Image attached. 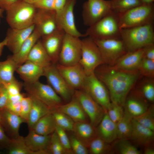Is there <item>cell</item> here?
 Returning <instances> with one entry per match:
<instances>
[{"label": "cell", "instance_id": "obj_51", "mask_svg": "<svg viewBox=\"0 0 154 154\" xmlns=\"http://www.w3.org/2000/svg\"><path fill=\"white\" fill-rule=\"evenodd\" d=\"M11 140L6 135L3 127L0 125V149H7Z\"/></svg>", "mask_w": 154, "mask_h": 154}, {"label": "cell", "instance_id": "obj_49", "mask_svg": "<svg viewBox=\"0 0 154 154\" xmlns=\"http://www.w3.org/2000/svg\"><path fill=\"white\" fill-rule=\"evenodd\" d=\"M54 0H39L34 5L37 9L54 10Z\"/></svg>", "mask_w": 154, "mask_h": 154}, {"label": "cell", "instance_id": "obj_9", "mask_svg": "<svg viewBox=\"0 0 154 154\" xmlns=\"http://www.w3.org/2000/svg\"><path fill=\"white\" fill-rule=\"evenodd\" d=\"M82 90L107 111L111 102L109 92L94 73L86 75Z\"/></svg>", "mask_w": 154, "mask_h": 154}, {"label": "cell", "instance_id": "obj_17", "mask_svg": "<svg viewBox=\"0 0 154 154\" xmlns=\"http://www.w3.org/2000/svg\"><path fill=\"white\" fill-rule=\"evenodd\" d=\"M65 34L61 28L51 34L41 37L42 43L52 64H55L58 62Z\"/></svg>", "mask_w": 154, "mask_h": 154}, {"label": "cell", "instance_id": "obj_3", "mask_svg": "<svg viewBox=\"0 0 154 154\" xmlns=\"http://www.w3.org/2000/svg\"><path fill=\"white\" fill-rule=\"evenodd\" d=\"M120 30L118 14L112 11L89 27L85 34L94 40L121 39Z\"/></svg>", "mask_w": 154, "mask_h": 154}, {"label": "cell", "instance_id": "obj_30", "mask_svg": "<svg viewBox=\"0 0 154 154\" xmlns=\"http://www.w3.org/2000/svg\"><path fill=\"white\" fill-rule=\"evenodd\" d=\"M30 96L32 98V105L26 123L29 130H32L36 123L42 117L52 112L44 104L35 98Z\"/></svg>", "mask_w": 154, "mask_h": 154}, {"label": "cell", "instance_id": "obj_15", "mask_svg": "<svg viewBox=\"0 0 154 154\" xmlns=\"http://www.w3.org/2000/svg\"><path fill=\"white\" fill-rule=\"evenodd\" d=\"M76 0H67L62 10L57 14L58 23L66 33L80 38L86 37L80 32L75 25L74 13Z\"/></svg>", "mask_w": 154, "mask_h": 154}, {"label": "cell", "instance_id": "obj_21", "mask_svg": "<svg viewBox=\"0 0 154 154\" xmlns=\"http://www.w3.org/2000/svg\"><path fill=\"white\" fill-rule=\"evenodd\" d=\"M148 102L138 91L128 94L124 105V112L133 118L137 116L148 108Z\"/></svg>", "mask_w": 154, "mask_h": 154}, {"label": "cell", "instance_id": "obj_16", "mask_svg": "<svg viewBox=\"0 0 154 154\" xmlns=\"http://www.w3.org/2000/svg\"><path fill=\"white\" fill-rule=\"evenodd\" d=\"M56 66L70 87L74 90L82 89L86 75L79 63L70 66H64L58 63Z\"/></svg>", "mask_w": 154, "mask_h": 154}, {"label": "cell", "instance_id": "obj_58", "mask_svg": "<svg viewBox=\"0 0 154 154\" xmlns=\"http://www.w3.org/2000/svg\"><path fill=\"white\" fill-rule=\"evenodd\" d=\"M23 1L27 3L34 4L39 0H22Z\"/></svg>", "mask_w": 154, "mask_h": 154}, {"label": "cell", "instance_id": "obj_7", "mask_svg": "<svg viewBox=\"0 0 154 154\" xmlns=\"http://www.w3.org/2000/svg\"><path fill=\"white\" fill-rule=\"evenodd\" d=\"M81 40V57L79 63L86 75L94 73L100 66L104 64L100 52L94 40L86 36Z\"/></svg>", "mask_w": 154, "mask_h": 154}, {"label": "cell", "instance_id": "obj_34", "mask_svg": "<svg viewBox=\"0 0 154 154\" xmlns=\"http://www.w3.org/2000/svg\"><path fill=\"white\" fill-rule=\"evenodd\" d=\"M7 149L9 154H34L26 145L24 137L20 135L11 139Z\"/></svg>", "mask_w": 154, "mask_h": 154}, {"label": "cell", "instance_id": "obj_35", "mask_svg": "<svg viewBox=\"0 0 154 154\" xmlns=\"http://www.w3.org/2000/svg\"><path fill=\"white\" fill-rule=\"evenodd\" d=\"M88 149L89 153L92 154H112L114 152L112 146L98 137L92 141Z\"/></svg>", "mask_w": 154, "mask_h": 154}, {"label": "cell", "instance_id": "obj_37", "mask_svg": "<svg viewBox=\"0 0 154 154\" xmlns=\"http://www.w3.org/2000/svg\"><path fill=\"white\" fill-rule=\"evenodd\" d=\"M112 146L114 151L120 154H140L141 151L127 139H119Z\"/></svg>", "mask_w": 154, "mask_h": 154}, {"label": "cell", "instance_id": "obj_5", "mask_svg": "<svg viewBox=\"0 0 154 154\" xmlns=\"http://www.w3.org/2000/svg\"><path fill=\"white\" fill-rule=\"evenodd\" d=\"M118 15L120 29L153 23L154 6L142 4Z\"/></svg>", "mask_w": 154, "mask_h": 154}, {"label": "cell", "instance_id": "obj_53", "mask_svg": "<svg viewBox=\"0 0 154 154\" xmlns=\"http://www.w3.org/2000/svg\"><path fill=\"white\" fill-rule=\"evenodd\" d=\"M19 0H0V8L7 11Z\"/></svg>", "mask_w": 154, "mask_h": 154}, {"label": "cell", "instance_id": "obj_1", "mask_svg": "<svg viewBox=\"0 0 154 154\" xmlns=\"http://www.w3.org/2000/svg\"><path fill=\"white\" fill-rule=\"evenodd\" d=\"M94 73L107 88L111 102L123 107L128 94L140 75L137 70H116L109 66L101 65L96 69Z\"/></svg>", "mask_w": 154, "mask_h": 154}, {"label": "cell", "instance_id": "obj_26", "mask_svg": "<svg viewBox=\"0 0 154 154\" xmlns=\"http://www.w3.org/2000/svg\"><path fill=\"white\" fill-rule=\"evenodd\" d=\"M154 131L137 122L133 118L132 128L129 139L139 145L146 146L153 142Z\"/></svg>", "mask_w": 154, "mask_h": 154}, {"label": "cell", "instance_id": "obj_45", "mask_svg": "<svg viewBox=\"0 0 154 154\" xmlns=\"http://www.w3.org/2000/svg\"><path fill=\"white\" fill-rule=\"evenodd\" d=\"M32 105L31 97L28 95L24 96L21 101V109L19 116L27 123Z\"/></svg>", "mask_w": 154, "mask_h": 154}, {"label": "cell", "instance_id": "obj_32", "mask_svg": "<svg viewBox=\"0 0 154 154\" xmlns=\"http://www.w3.org/2000/svg\"><path fill=\"white\" fill-rule=\"evenodd\" d=\"M56 125L52 112L45 115L36 123L33 129L35 132L40 135H51L56 130Z\"/></svg>", "mask_w": 154, "mask_h": 154}, {"label": "cell", "instance_id": "obj_43", "mask_svg": "<svg viewBox=\"0 0 154 154\" xmlns=\"http://www.w3.org/2000/svg\"><path fill=\"white\" fill-rule=\"evenodd\" d=\"M121 106L111 102L107 110V113L110 119L117 123L123 117L124 112Z\"/></svg>", "mask_w": 154, "mask_h": 154}, {"label": "cell", "instance_id": "obj_47", "mask_svg": "<svg viewBox=\"0 0 154 154\" xmlns=\"http://www.w3.org/2000/svg\"><path fill=\"white\" fill-rule=\"evenodd\" d=\"M5 85L9 96H13L20 94L22 87L23 86V85L15 78Z\"/></svg>", "mask_w": 154, "mask_h": 154}, {"label": "cell", "instance_id": "obj_54", "mask_svg": "<svg viewBox=\"0 0 154 154\" xmlns=\"http://www.w3.org/2000/svg\"><path fill=\"white\" fill-rule=\"evenodd\" d=\"M67 0H54V10L56 14L63 8Z\"/></svg>", "mask_w": 154, "mask_h": 154}, {"label": "cell", "instance_id": "obj_59", "mask_svg": "<svg viewBox=\"0 0 154 154\" xmlns=\"http://www.w3.org/2000/svg\"><path fill=\"white\" fill-rule=\"evenodd\" d=\"M4 11V10L0 8V17H2L3 16V13Z\"/></svg>", "mask_w": 154, "mask_h": 154}, {"label": "cell", "instance_id": "obj_28", "mask_svg": "<svg viewBox=\"0 0 154 154\" xmlns=\"http://www.w3.org/2000/svg\"><path fill=\"white\" fill-rule=\"evenodd\" d=\"M41 37L39 32L35 27L31 34L23 43L19 51L11 56L18 66L27 60L31 50Z\"/></svg>", "mask_w": 154, "mask_h": 154}, {"label": "cell", "instance_id": "obj_52", "mask_svg": "<svg viewBox=\"0 0 154 154\" xmlns=\"http://www.w3.org/2000/svg\"><path fill=\"white\" fill-rule=\"evenodd\" d=\"M143 57L154 60V45L151 44L143 48Z\"/></svg>", "mask_w": 154, "mask_h": 154}, {"label": "cell", "instance_id": "obj_60", "mask_svg": "<svg viewBox=\"0 0 154 154\" xmlns=\"http://www.w3.org/2000/svg\"><path fill=\"white\" fill-rule=\"evenodd\" d=\"M0 125L2 126V120H1V113L0 112Z\"/></svg>", "mask_w": 154, "mask_h": 154}, {"label": "cell", "instance_id": "obj_50", "mask_svg": "<svg viewBox=\"0 0 154 154\" xmlns=\"http://www.w3.org/2000/svg\"><path fill=\"white\" fill-rule=\"evenodd\" d=\"M21 101H14L8 100L5 108L11 112L19 115Z\"/></svg>", "mask_w": 154, "mask_h": 154}, {"label": "cell", "instance_id": "obj_2", "mask_svg": "<svg viewBox=\"0 0 154 154\" xmlns=\"http://www.w3.org/2000/svg\"><path fill=\"white\" fill-rule=\"evenodd\" d=\"M121 38L127 52L141 48L154 44L153 23L120 30Z\"/></svg>", "mask_w": 154, "mask_h": 154}, {"label": "cell", "instance_id": "obj_56", "mask_svg": "<svg viewBox=\"0 0 154 154\" xmlns=\"http://www.w3.org/2000/svg\"><path fill=\"white\" fill-rule=\"evenodd\" d=\"M7 40L5 37L2 41L0 42V56H1L4 47L6 46Z\"/></svg>", "mask_w": 154, "mask_h": 154}, {"label": "cell", "instance_id": "obj_12", "mask_svg": "<svg viewBox=\"0 0 154 154\" xmlns=\"http://www.w3.org/2000/svg\"><path fill=\"white\" fill-rule=\"evenodd\" d=\"M94 40L99 49L104 64L108 66L114 65L121 57L127 52L124 43L121 39Z\"/></svg>", "mask_w": 154, "mask_h": 154}, {"label": "cell", "instance_id": "obj_27", "mask_svg": "<svg viewBox=\"0 0 154 154\" xmlns=\"http://www.w3.org/2000/svg\"><path fill=\"white\" fill-rule=\"evenodd\" d=\"M55 110L66 114L74 122L88 121V116L79 102L74 96L69 102L62 104Z\"/></svg>", "mask_w": 154, "mask_h": 154}, {"label": "cell", "instance_id": "obj_29", "mask_svg": "<svg viewBox=\"0 0 154 154\" xmlns=\"http://www.w3.org/2000/svg\"><path fill=\"white\" fill-rule=\"evenodd\" d=\"M27 60L44 68L52 64L50 57L40 40L37 41L31 50Z\"/></svg>", "mask_w": 154, "mask_h": 154}, {"label": "cell", "instance_id": "obj_13", "mask_svg": "<svg viewBox=\"0 0 154 154\" xmlns=\"http://www.w3.org/2000/svg\"><path fill=\"white\" fill-rule=\"evenodd\" d=\"M73 96L81 105L90 123L96 127L107 111L82 89L75 90Z\"/></svg>", "mask_w": 154, "mask_h": 154}, {"label": "cell", "instance_id": "obj_6", "mask_svg": "<svg viewBox=\"0 0 154 154\" xmlns=\"http://www.w3.org/2000/svg\"><path fill=\"white\" fill-rule=\"evenodd\" d=\"M23 86L28 95L42 103L52 112L63 104L62 98L48 84L38 81L30 84L24 83Z\"/></svg>", "mask_w": 154, "mask_h": 154}, {"label": "cell", "instance_id": "obj_61", "mask_svg": "<svg viewBox=\"0 0 154 154\" xmlns=\"http://www.w3.org/2000/svg\"><path fill=\"white\" fill-rule=\"evenodd\" d=\"M3 152L1 151L0 150V154H1L2 153H3Z\"/></svg>", "mask_w": 154, "mask_h": 154}, {"label": "cell", "instance_id": "obj_10", "mask_svg": "<svg viewBox=\"0 0 154 154\" xmlns=\"http://www.w3.org/2000/svg\"><path fill=\"white\" fill-rule=\"evenodd\" d=\"M43 76L48 84L67 102L74 96L75 90L68 84L58 70L56 65L52 64L44 68Z\"/></svg>", "mask_w": 154, "mask_h": 154}, {"label": "cell", "instance_id": "obj_33", "mask_svg": "<svg viewBox=\"0 0 154 154\" xmlns=\"http://www.w3.org/2000/svg\"><path fill=\"white\" fill-rule=\"evenodd\" d=\"M133 117L124 112L123 117L117 123V138L129 139L132 128Z\"/></svg>", "mask_w": 154, "mask_h": 154}, {"label": "cell", "instance_id": "obj_31", "mask_svg": "<svg viewBox=\"0 0 154 154\" xmlns=\"http://www.w3.org/2000/svg\"><path fill=\"white\" fill-rule=\"evenodd\" d=\"M18 67L11 56L0 61V83L5 85L15 79L14 74Z\"/></svg>", "mask_w": 154, "mask_h": 154}, {"label": "cell", "instance_id": "obj_14", "mask_svg": "<svg viewBox=\"0 0 154 154\" xmlns=\"http://www.w3.org/2000/svg\"><path fill=\"white\" fill-rule=\"evenodd\" d=\"M33 24L41 37L61 28L58 23L56 13L54 10L37 9Z\"/></svg>", "mask_w": 154, "mask_h": 154}, {"label": "cell", "instance_id": "obj_4", "mask_svg": "<svg viewBox=\"0 0 154 154\" xmlns=\"http://www.w3.org/2000/svg\"><path fill=\"white\" fill-rule=\"evenodd\" d=\"M37 9L33 5L19 0L6 11V20L10 27L21 29L34 24Z\"/></svg>", "mask_w": 154, "mask_h": 154}, {"label": "cell", "instance_id": "obj_46", "mask_svg": "<svg viewBox=\"0 0 154 154\" xmlns=\"http://www.w3.org/2000/svg\"><path fill=\"white\" fill-rule=\"evenodd\" d=\"M55 131L59 139L67 154H72L69 137L66 131L56 125Z\"/></svg>", "mask_w": 154, "mask_h": 154}, {"label": "cell", "instance_id": "obj_38", "mask_svg": "<svg viewBox=\"0 0 154 154\" xmlns=\"http://www.w3.org/2000/svg\"><path fill=\"white\" fill-rule=\"evenodd\" d=\"M133 118L142 125L154 131V107H149L142 114Z\"/></svg>", "mask_w": 154, "mask_h": 154}, {"label": "cell", "instance_id": "obj_25", "mask_svg": "<svg viewBox=\"0 0 154 154\" xmlns=\"http://www.w3.org/2000/svg\"><path fill=\"white\" fill-rule=\"evenodd\" d=\"M96 129L97 137L108 143L113 142L117 138L116 123L110 119L107 112Z\"/></svg>", "mask_w": 154, "mask_h": 154}, {"label": "cell", "instance_id": "obj_8", "mask_svg": "<svg viewBox=\"0 0 154 154\" xmlns=\"http://www.w3.org/2000/svg\"><path fill=\"white\" fill-rule=\"evenodd\" d=\"M81 40L80 38L66 33L58 62L64 66L79 63L81 57Z\"/></svg>", "mask_w": 154, "mask_h": 154}, {"label": "cell", "instance_id": "obj_39", "mask_svg": "<svg viewBox=\"0 0 154 154\" xmlns=\"http://www.w3.org/2000/svg\"><path fill=\"white\" fill-rule=\"evenodd\" d=\"M52 113L56 125L65 131H72L74 122L66 114L55 110Z\"/></svg>", "mask_w": 154, "mask_h": 154}, {"label": "cell", "instance_id": "obj_48", "mask_svg": "<svg viewBox=\"0 0 154 154\" xmlns=\"http://www.w3.org/2000/svg\"><path fill=\"white\" fill-rule=\"evenodd\" d=\"M9 100V94L5 85L0 83V111L5 108Z\"/></svg>", "mask_w": 154, "mask_h": 154}, {"label": "cell", "instance_id": "obj_55", "mask_svg": "<svg viewBox=\"0 0 154 154\" xmlns=\"http://www.w3.org/2000/svg\"><path fill=\"white\" fill-rule=\"evenodd\" d=\"M151 144L145 146L144 153L145 154H154V150L153 147L150 146Z\"/></svg>", "mask_w": 154, "mask_h": 154}, {"label": "cell", "instance_id": "obj_18", "mask_svg": "<svg viewBox=\"0 0 154 154\" xmlns=\"http://www.w3.org/2000/svg\"><path fill=\"white\" fill-rule=\"evenodd\" d=\"M34 24L26 28L17 29L10 27L7 32L6 46L13 54L16 53L21 46L34 31Z\"/></svg>", "mask_w": 154, "mask_h": 154}, {"label": "cell", "instance_id": "obj_36", "mask_svg": "<svg viewBox=\"0 0 154 154\" xmlns=\"http://www.w3.org/2000/svg\"><path fill=\"white\" fill-rule=\"evenodd\" d=\"M112 10L121 13L142 4L140 0H110Z\"/></svg>", "mask_w": 154, "mask_h": 154}, {"label": "cell", "instance_id": "obj_22", "mask_svg": "<svg viewBox=\"0 0 154 154\" xmlns=\"http://www.w3.org/2000/svg\"><path fill=\"white\" fill-rule=\"evenodd\" d=\"M51 135H40L32 129L29 130L28 134L24 138L26 145L34 154H49L47 148Z\"/></svg>", "mask_w": 154, "mask_h": 154}, {"label": "cell", "instance_id": "obj_57", "mask_svg": "<svg viewBox=\"0 0 154 154\" xmlns=\"http://www.w3.org/2000/svg\"><path fill=\"white\" fill-rule=\"evenodd\" d=\"M142 4H151L153 3L154 0H140Z\"/></svg>", "mask_w": 154, "mask_h": 154}, {"label": "cell", "instance_id": "obj_44", "mask_svg": "<svg viewBox=\"0 0 154 154\" xmlns=\"http://www.w3.org/2000/svg\"><path fill=\"white\" fill-rule=\"evenodd\" d=\"M68 137L73 154H88L89 153L88 148L77 138L73 133L70 134Z\"/></svg>", "mask_w": 154, "mask_h": 154}, {"label": "cell", "instance_id": "obj_40", "mask_svg": "<svg viewBox=\"0 0 154 154\" xmlns=\"http://www.w3.org/2000/svg\"><path fill=\"white\" fill-rule=\"evenodd\" d=\"M140 85L138 91L148 102L154 101V81L153 78H147Z\"/></svg>", "mask_w": 154, "mask_h": 154}, {"label": "cell", "instance_id": "obj_42", "mask_svg": "<svg viewBox=\"0 0 154 154\" xmlns=\"http://www.w3.org/2000/svg\"><path fill=\"white\" fill-rule=\"evenodd\" d=\"M47 150L50 154H67V153L61 144L55 131L51 135L50 141Z\"/></svg>", "mask_w": 154, "mask_h": 154}, {"label": "cell", "instance_id": "obj_41", "mask_svg": "<svg viewBox=\"0 0 154 154\" xmlns=\"http://www.w3.org/2000/svg\"><path fill=\"white\" fill-rule=\"evenodd\" d=\"M137 70L140 75L147 78L154 77V60L143 57L138 66Z\"/></svg>", "mask_w": 154, "mask_h": 154}, {"label": "cell", "instance_id": "obj_24", "mask_svg": "<svg viewBox=\"0 0 154 154\" xmlns=\"http://www.w3.org/2000/svg\"><path fill=\"white\" fill-rule=\"evenodd\" d=\"M72 132L88 148L92 141L97 137L96 127L88 121L74 122Z\"/></svg>", "mask_w": 154, "mask_h": 154}, {"label": "cell", "instance_id": "obj_19", "mask_svg": "<svg viewBox=\"0 0 154 154\" xmlns=\"http://www.w3.org/2000/svg\"><path fill=\"white\" fill-rule=\"evenodd\" d=\"M2 126L11 139L15 138L20 135L19 131L21 124L25 121L19 115L5 108L0 111Z\"/></svg>", "mask_w": 154, "mask_h": 154}, {"label": "cell", "instance_id": "obj_11", "mask_svg": "<svg viewBox=\"0 0 154 154\" xmlns=\"http://www.w3.org/2000/svg\"><path fill=\"white\" fill-rule=\"evenodd\" d=\"M112 11L110 0H87L83 6L82 16L84 24L90 27Z\"/></svg>", "mask_w": 154, "mask_h": 154}, {"label": "cell", "instance_id": "obj_20", "mask_svg": "<svg viewBox=\"0 0 154 154\" xmlns=\"http://www.w3.org/2000/svg\"><path fill=\"white\" fill-rule=\"evenodd\" d=\"M143 57V48L127 52L121 57L112 66L113 69L126 71L137 70L139 64Z\"/></svg>", "mask_w": 154, "mask_h": 154}, {"label": "cell", "instance_id": "obj_23", "mask_svg": "<svg viewBox=\"0 0 154 154\" xmlns=\"http://www.w3.org/2000/svg\"><path fill=\"white\" fill-rule=\"evenodd\" d=\"M44 68L27 60L19 66L16 72L24 82V83L30 84L39 81L43 76Z\"/></svg>", "mask_w": 154, "mask_h": 154}]
</instances>
